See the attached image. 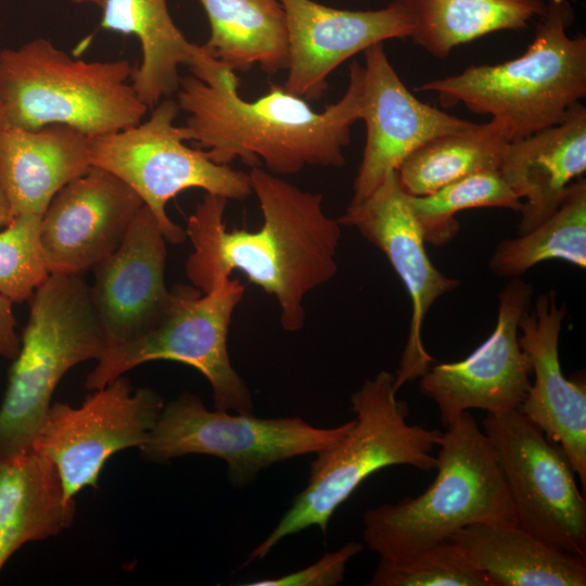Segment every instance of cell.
Listing matches in <instances>:
<instances>
[{"mask_svg":"<svg viewBox=\"0 0 586 586\" xmlns=\"http://www.w3.org/2000/svg\"><path fill=\"white\" fill-rule=\"evenodd\" d=\"M532 296V284L511 278L498 294L497 322L489 336L464 359L434 364L420 377V391L436 404L445 428L470 409H520L532 367L519 344V321Z\"/></svg>","mask_w":586,"mask_h":586,"instance_id":"obj_14","label":"cell"},{"mask_svg":"<svg viewBox=\"0 0 586 586\" xmlns=\"http://www.w3.org/2000/svg\"><path fill=\"white\" fill-rule=\"evenodd\" d=\"M437 446V475L425 492L364 513V540L380 558L412 553L471 524H517L494 449L469 411L446 428Z\"/></svg>","mask_w":586,"mask_h":586,"instance_id":"obj_5","label":"cell"},{"mask_svg":"<svg viewBox=\"0 0 586 586\" xmlns=\"http://www.w3.org/2000/svg\"><path fill=\"white\" fill-rule=\"evenodd\" d=\"M13 219L8 199L0 186V227L7 226Z\"/></svg>","mask_w":586,"mask_h":586,"instance_id":"obj_34","label":"cell"},{"mask_svg":"<svg viewBox=\"0 0 586 586\" xmlns=\"http://www.w3.org/2000/svg\"><path fill=\"white\" fill-rule=\"evenodd\" d=\"M41 217L14 216L0 231V294L12 303L29 301L50 276L40 238Z\"/></svg>","mask_w":586,"mask_h":586,"instance_id":"obj_31","label":"cell"},{"mask_svg":"<svg viewBox=\"0 0 586 586\" xmlns=\"http://www.w3.org/2000/svg\"><path fill=\"white\" fill-rule=\"evenodd\" d=\"M211 28L206 52L226 67L268 75L286 69L289 39L280 0H198Z\"/></svg>","mask_w":586,"mask_h":586,"instance_id":"obj_25","label":"cell"},{"mask_svg":"<svg viewBox=\"0 0 586 586\" xmlns=\"http://www.w3.org/2000/svg\"><path fill=\"white\" fill-rule=\"evenodd\" d=\"M448 539L464 548L493 586L586 585V558L556 548L518 524H471Z\"/></svg>","mask_w":586,"mask_h":586,"instance_id":"obj_24","label":"cell"},{"mask_svg":"<svg viewBox=\"0 0 586 586\" xmlns=\"http://www.w3.org/2000/svg\"><path fill=\"white\" fill-rule=\"evenodd\" d=\"M21 348V336L16 332L13 303L0 294V356L14 359Z\"/></svg>","mask_w":586,"mask_h":586,"instance_id":"obj_33","label":"cell"},{"mask_svg":"<svg viewBox=\"0 0 586 586\" xmlns=\"http://www.w3.org/2000/svg\"><path fill=\"white\" fill-rule=\"evenodd\" d=\"M337 221L357 229L386 256L409 295V332L394 373V390L397 392L407 382L420 378L435 362L422 341L423 323L435 302L457 289L460 281L442 273L432 264L422 230L396 171L387 175L366 199L351 203Z\"/></svg>","mask_w":586,"mask_h":586,"instance_id":"obj_13","label":"cell"},{"mask_svg":"<svg viewBox=\"0 0 586 586\" xmlns=\"http://www.w3.org/2000/svg\"><path fill=\"white\" fill-rule=\"evenodd\" d=\"M166 242L143 205L119 246L92 269L90 297L107 347L145 332L170 306L175 291L165 282Z\"/></svg>","mask_w":586,"mask_h":586,"instance_id":"obj_18","label":"cell"},{"mask_svg":"<svg viewBox=\"0 0 586 586\" xmlns=\"http://www.w3.org/2000/svg\"><path fill=\"white\" fill-rule=\"evenodd\" d=\"M29 303L0 406V457L33 449L62 377L107 347L82 275L50 273Z\"/></svg>","mask_w":586,"mask_h":586,"instance_id":"obj_7","label":"cell"},{"mask_svg":"<svg viewBox=\"0 0 586 586\" xmlns=\"http://www.w3.org/2000/svg\"><path fill=\"white\" fill-rule=\"evenodd\" d=\"M164 402L150 387L132 391L120 375L92 391L73 407L54 403L35 438L33 449L55 466L67 500L87 487H98L106 460L120 450L143 445Z\"/></svg>","mask_w":586,"mask_h":586,"instance_id":"obj_12","label":"cell"},{"mask_svg":"<svg viewBox=\"0 0 586 586\" xmlns=\"http://www.w3.org/2000/svg\"><path fill=\"white\" fill-rule=\"evenodd\" d=\"M128 60L73 59L46 38L0 52L5 125L62 124L92 138L140 124L148 106L130 84Z\"/></svg>","mask_w":586,"mask_h":586,"instance_id":"obj_6","label":"cell"},{"mask_svg":"<svg viewBox=\"0 0 586 586\" xmlns=\"http://www.w3.org/2000/svg\"><path fill=\"white\" fill-rule=\"evenodd\" d=\"M563 260L586 267V180H574L546 220L518 238L500 241L489 268L498 277L517 278L539 263Z\"/></svg>","mask_w":586,"mask_h":586,"instance_id":"obj_28","label":"cell"},{"mask_svg":"<svg viewBox=\"0 0 586 586\" xmlns=\"http://www.w3.org/2000/svg\"><path fill=\"white\" fill-rule=\"evenodd\" d=\"M101 9V28L133 35L140 42L141 63L133 68L130 84L149 109L177 92L179 66L199 76L215 60L203 46L186 38L166 0H105Z\"/></svg>","mask_w":586,"mask_h":586,"instance_id":"obj_22","label":"cell"},{"mask_svg":"<svg viewBox=\"0 0 586 586\" xmlns=\"http://www.w3.org/2000/svg\"><path fill=\"white\" fill-rule=\"evenodd\" d=\"M362 550L358 542H348L340 549L323 555L317 562L277 578L243 583L245 586H334L345 575L349 560Z\"/></svg>","mask_w":586,"mask_h":586,"instance_id":"obj_32","label":"cell"},{"mask_svg":"<svg viewBox=\"0 0 586 586\" xmlns=\"http://www.w3.org/2000/svg\"><path fill=\"white\" fill-rule=\"evenodd\" d=\"M143 205L120 178L92 165L53 196L41 217L49 272L82 275L93 269L119 246Z\"/></svg>","mask_w":586,"mask_h":586,"instance_id":"obj_17","label":"cell"},{"mask_svg":"<svg viewBox=\"0 0 586 586\" xmlns=\"http://www.w3.org/2000/svg\"><path fill=\"white\" fill-rule=\"evenodd\" d=\"M371 586H493L463 547L445 539L397 558H380Z\"/></svg>","mask_w":586,"mask_h":586,"instance_id":"obj_30","label":"cell"},{"mask_svg":"<svg viewBox=\"0 0 586 586\" xmlns=\"http://www.w3.org/2000/svg\"><path fill=\"white\" fill-rule=\"evenodd\" d=\"M177 101L161 100L140 124L90 138L91 164L127 183L154 214L167 242L182 243L186 230L166 213V204L188 189L244 200L253 194L250 175L213 162L205 151L184 144L189 129L175 124Z\"/></svg>","mask_w":586,"mask_h":586,"instance_id":"obj_10","label":"cell"},{"mask_svg":"<svg viewBox=\"0 0 586 586\" xmlns=\"http://www.w3.org/2000/svg\"><path fill=\"white\" fill-rule=\"evenodd\" d=\"M174 291L170 306L153 327L106 347L87 375L85 387L99 390L139 365L171 360L191 366L206 378L215 409L253 413L252 394L232 367L227 348L232 314L244 294L243 284L226 277L203 294L183 285Z\"/></svg>","mask_w":586,"mask_h":586,"instance_id":"obj_8","label":"cell"},{"mask_svg":"<svg viewBox=\"0 0 586 586\" xmlns=\"http://www.w3.org/2000/svg\"><path fill=\"white\" fill-rule=\"evenodd\" d=\"M413 42L437 59L458 46L500 30H523L546 0H405Z\"/></svg>","mask_w":586,"mask_h":586,"instance_id":"obj_26","label":"cell"},{"mask_svg":"<svg viewBox=\"0 0 586 586\" xmlns=\"http://www.w3.org/2000/svg\"><path fill=\"white\" fill-rule=\"evenodd\" d=\"M407 195L425 242L437 246L451 241L460 230L455 217L460 211L500 207L520 212L523 204L499 170L472 174L425 195Z\"/></svg>","mask_w":586,"mask_h":586,"instance_id":"obj_29","label":"cell"},{"mask_svg":"<svg viewBox=\"0 0 586 586\" xmlns=\"http://www.w3.org/2000/svg\"><path fill=\"white\" fill-rule=\"evenodd\" d=\"M586 169V107L575 104L557 125L508 144L499 173L524 199L518 225L526 233L563 201L570 184Z\"/></svg>","mask_w":586,"mask_h":586,"instance_id":"obj_20","label":"cell"},{"mask_svg":"<svg viewBox=\"0 0 586 586\" xmlns=\"http://www.w3.org/2000/svg\"><path fill=\"white\" fill-rule=\"evenodd\" d=\"M253 193L263 213L256 231L228 230L227 199L206 193L188 219L186 234L193 245L186 272L202 293L220 278L239 270L273 295L281 327L303 329L304 300L336 273L341 225L328 217L320 193L304 191L259 167L250 171Z\"/></svg>","mask_w":586,"mask_h":586,"instance_id":"obj_1","label":"cell"},{"mask_svg":"<svg viewBox=\"0 0 586 586\" xmlns=\"http://www.w3.org/2000/svg\"><path fill=\"white\" fill-rule=\"evenodd\" d=\"M73 2L75 3H89V4H93V5H97L99 8H102L105 0H72Z\"/></svg>","mask_w":586,"mask_h":586,"instance_id":"obj_35","label":"cell"},{"mask_svg":"<svg viewBox=\"0 0 586 586\" xmlns=\"http://www.w3.org/2000/svg\"><path fill=\"white\" fill-rule=\"evenodd\" d=\"M75 506L49 458L34 449L0 457V571L24 544L66 530Z\"/></svg>","mask_w":586,"mask_h":586,"instance_id":"obj_23","label":"cell"},{"mask_svg":"<svg viewBox=\"0 0 586 586\" xmlns=\"http://www.w3.org/2000/svg\"><path fill=\"white\" fill-rule=\"evenodd\" d=\"M364 53L360 119L366 124L367 138L351 203L370 195L428 141L473 124L417 99L395 72L382 43Z\"/></svg>","mask_w":586,"mask_h":586,"instance_id":"obj_16","label":"cell"},{"mask_svg":"<svg viewBox=\"0 0 586 586\" xmlns=\"http://www.w3.org/2000/svg\"><path fill=\"white\" fill-rule=\"evenodd\" d=\"M396 393L394 373L382 370L352 395V428L335 445L316 454L305 488L242 566L264 559L280 540L310 526L326 533L336 509L374 472L398 464L435 470L432 450L442 432L409 424L407 403Z\"/></svg>","mask_w":586,"mask_h":586,"instance_id":"obj_4","label":"cell"},{"mask_svg":"<svg viewBox=\"0 0 586 586\" xmlns=\"http://www.w3.org/2000/svg\"><path fill=\"white\" fill-rule=\"evenodd\" d=\"M574 21L568 0H546L525 52L500 64L471 65L461 73L423 82L443 107L505 119L511 142L562 122L586 97V38H571Z\"/></svg>","mask_w":586,"mask_h":586,"instance_id":"obj_3","label":"cell"},{"mask_svg":"<svg viewBox=\"0 0 586 586\" xmlns=\"http://www.w3.org/2000/svg\"><path fill=\"white\" fill-rule=\"evenodd\" d=\"M510 142L505 119L493 117L484 124L473 123L413 151L396 170L398 181L407 194L420 196L472 174L499 170Z\"/></svg>","mask_w":586,"mask_h":586,"instance_id":"obj_27","label":"cell"},{"mask_svg":"<svg viewBox=\"0 0 586 586\" xmlns=\"http://www.w3.org/2000/svg\"><path fill=\"white\" fill-rule=\"evenodd\" d=\"M568 314L556 291L540 294L519 321V344L527 355L534 381L520 411L548 441L559 445L586 488V382L569 380L559 359V337Z\"/></svg>","mask_w":586,"mask_h":586,"instance_id":"obj_19","label":"cell"},{"mask_svg":"<svg viewBox=\"0 0 586 586\" xmlns=\"http://www.w3.org/2000/svg\"><path fill=\"white\" fill-rule=\"evenodd\" d=\"M4 126H5L4 114H3V109L0 101V131L2 130Z\"/></svg>","mask_w":586,"mask_h":586,"instance_id":"obj_36","label":"cell"},{"mask_svg":"<svg viewBox=\"0 0 586 586\" xmlns=\"http://www.w3.org/2000/svg\"><path fill=\"white\" fill-rule=\"evenodd\" d=\"M483 432L496 455L517 524L545 543L586 558V501L559 445L520 409L487 412Z\"/></svg>","mask_w":586,"mask_h":586,"instance_id":"obj_11","label":"cell"},{"mask_svg":"<svg viewBox=\"0 0 586 586\" xmlns=\"http://www.w3.org/2000/svg\"><path fill=\"white\" fill-rule=\"evenodd\" d=\"M353 423L354 419L318 428L298 417L262 419L253 413L209 410L200 397L184 392L163 406L139 449L152 462L189 454L218 457L228 464L231 485L244 487L273 463L335 445Z\"/></svg>","mask_w":586,"mask_h":586,"instance_id":"obj_9","label":"cell"},{"mask_svg":"<svg viewBox=\"0 0 586 586\" xmlns=\"http://www.w3.org/2000/svg\"><path fill=\"white\" fill-rule=\"evenodd\" d=\"M90 137L66 125L0 131V186L14 216H42L53 196L90 167Z\"/></svg>","mask_w":586,"mask_h":586,"instance_id":"obj_21","label":"cell"},{"mask_svg":"<svg viewBox=\"0 0 586 586\" xmlns=\"http://www.w3.org/2000/svg\"><path fill=\"white\" fill-rule=\"evenodd\" d=\"M289 39L283 88L306 101L319 100L327 78L343 62L388 39L411 37L405 0L378 10H342L314 0H280Z\"/></svg>","mask_w":586,"mask_h":586,"instance_id":"obj_15","label":"cell"},{"mask_svg":"<svg viewBox=\"0 0 586 586\" xmlns=\"http://www.w3.org/2000/svg\"><path fill=\"white\" fill-rule=\"evenodd\" d=\"M364 66H349L348 86L340 100L316 112L283 86L270 84L253 100L238 93L239 78L221 65L205 80L180 78L177 103L188 113L190 141L215 163L240 158L251 167L263 162L273 175H293L307 165L342 167L351 129L361 117Z\"/></svg>","mask_w":586,"mask_h":586,"instance_id":"obj_2","label":"cell"}]
</instances>
